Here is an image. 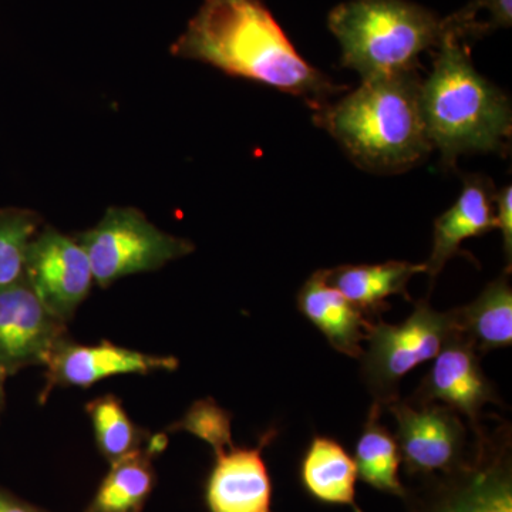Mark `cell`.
Masks as SVG:
<instances>
[{
  "label": "cell",
  "mask_w": 512,
  "mask_h": 512,
  "mask_svg": "<svg viewBox=\"0 0 512 512\" xmlns=\"http://www.w3.org/2000/svg\"><path fill=\"white\" fill-rule=\"evenodd\" d=\"M171 53L303 97L315 110L338 92L296 52L261 0H204Z\"/></svg>",
  "instance_id": "cell-1"
},
{
  "label": "cell",
  "mask_w": 512,
  "mask_h": 512,
  "mask_svg": "<svg viewBox=\"0 0 512 512\" xmlns=\"http://www.w3.org/2000/svg\"><path fill=\"white\" fill-rule=\"evenodd\" d=\"M420 90L416 70L366 80L338 103L316 110L315 121L357 164L377 171L406 170L433 150Z\"/></svg>",
  "instance_id": "cell-2"
},
{
  "label": "cell",
  "mask_w": 512,
  "mask_h": 512,
  "mask_svg": "<svg viewBox=\"0 0 512 512\" xmlns=\"http://www.w3.org/2000/svg\"><path fill=\"white\" fill-rule=\"evenodd\" d=\"M437 49L433 70L420 90L431 147L447 164L461 154L505 150L512 130L508 97L477 72L457 37L441 33Z\"/></svg>",
  "instance_id": "cell-3"
},
{
  "label": "cell",
  "mask_w": 512,
  "mask_h": 512,
  "mask_svg": "<svg viewBox=\"0 0 512 512\" xmlns=\"http://www.w3.org/2000/svg\"><path fill=\"white\" fill-rule=\"evenodd\" d=\"M441 19L409 0H349L329 13L342 63L362 82L416 70L421 53L439 45Z\"/></svg>",
  "instance_id": "cell-4"
},
{
  "label": "cell",
  "mask_w": 512,
  "mask_h": 512,
  "mask_svg": "<svg viewBox=\"0 0 512 512\" xmlns=\"http://www.w3.org/2000/svg\"><path fill=\"white\" fill-rule=\"evenodd\" d=\"M466 458L446 473L407 488L406 512H512V430L481 423Z\"/></svg>",
  "instance_id": "cell-5"
},
{
  "label": "cell",
  "mask_w": 512,
  "mask_h": 512,
  "mask_svg": "<svg viewBox=\"0 0 512 512\" xmlns=\"http://www.w3.org/2000/svg\"><path fill=\"white\" fill-rule=\"evenodd\" d=\"M458 330L456 309L439 312L421 299L399 325L373 319L367 328V349L360 360V379L373 400L386 409L400 399V383L413 369L434 359Z\"/></svg>",
  "instance_id": "cell-6"
},
{
  "label": "cell",
  "mask_w": 512,
  "mask_h": 512,
  "mask_svg": "<svg viewBox=\"0 0 512 512\" xmlns=\"http://www.w3.org/2000/svg\"><path fill=\"white\" fill-rule=\"evenodd\" d=\"M92 265L94 282L107 288L124 276L157 271L194 252L188 239L161 231L143 212L111 207L96 227L76 238Z\"/></svg>",
  "instance_id": "cell-7"
},
{
  "label": "cell",
  "mask_w": 512,
  "mask_h": 512,
  "mask_svg": "<svg viewBox=\"0 0 512 512\" xmlns=\"http://www.w3.org/2000/svg\"><path fill=\"white\" fill-rule=\"evenodd\" d=\"M386 409L396 419L394 439L409 476L423 478L446 473L466 458L470 436L456 410L412 397L396 400Z\"/></svg>",
  "instance_id": "cell-8"
},
{
  "label": "cell",
  "mask_w": 512,
  "mask_h": 512,
  "mask_svg": "<svg viewBox=\"0 0 512 512\" xmlns=\"http://www.w3.org/2000/svg\"><path fill=\"white\" fill-rule=\"evenodd\" d=\"M26 278L47 311L67 323L94 284L89 256L76 238L52 227L30 242Z\"/></svg>",
  "instance_id": "cell-9"
},
{
  "label": "cell",
  "mask_w": 512,
  "mask_h": 512,
  "mask_svg": "<svg viewBox=\"0 0 512 512\" xmlns=\"http://www.w3.org/2000/svg\"><path fill=\"white\" fill-rule=\"evenodd\" d=\"M64 338L66 323L47 311L26 275L0 289V369L6 375L45 366Z\"/></svg>",
  "instance_id": "cell-10"
},
{
  "label": "cell",
  "mask_w": 512,
  "mask_h": 512,
  "mask_svg": "<svg viewBox=\"0 0 512 512\" xmlns=\"http://www.w3.org/2000/svg\"><path fill=\"white\" fill-rule=\"evenodd\" d=\"M412 399L446 404L467 417L471 430L483 421L481 410L485 404H501L494 383L481 367L480 353L460 330L446 340L434 357L430 372L421 380Z\"/></svg>",
  "instance_id": "cell-11"
},
{
  "label": "cell",
  "mask_w": 512,
  "mask_h": 512,
  "mask_svg": "<svg viewBox=\"0 0 512 512\" xmlns=\"http://www.w3.org/2000/svg\"><path fill=\"white\" fill-rule=\"evenodd\" d=\"M46 383L40 402L56 387H87L120 375H150L173 372L178 360L173 356L147 355L103 340L99 345H79L69 338L60 340L46 362Z\"/></svg>",
  "instance_id": "cell-12"
},
{
  "label": "cell",
  "mask_w": 512,
  "mask_h": 512,
  "mask_svg": "<svg viewBox=\"0 0 512 512\" xmlns=\"http://www.w3.org/2000/svg\"><path fill=\"white\" fill-rule=\"evenodd\" d=\"M278 436L265 431L258 446H231L215 453V463L205 484V504L210 512L272 511L271 474L262 451Z\"/></svg>",
  "instance_id": "cell-13"
},
{
  "label": "cell",
  "mask_w": 512,
  "mask_h": 512,
  "mask_svg": "<svg viewBox=\"0 0 512 512\" xmlns=\"http://www.w3.org/2000/svg\"><path fill=\"white\" fill-rule=\"evenodd\" d=\"M298 311L342 355L359 359L373 319L349 302L326 279V269L313 272L296 296Z\"/></svg>",
  "instance_id": "cell-14"
},
{
  "label": "cell",
  "mask_w": 512,
  "mask_h": 512,
  "mask_svg": "<svg viewBox=\"0 0 512 512\" xmlns=\"http://www.w3.org/2000/svg\"><path fill=\"white\" fill-rule=\"evenodd\" d=\"M494 194L493 185L484 177L466 178L453 207L434 222L433 249L424 264L431 279L440 275L466 239L480 237L495 228Z\"/></svg>",
  "instance_id": "cell-15"
},
{
  "label": "cell",
  "mask_w": 512,
  "mask_h": 512,
  "mask_svg": "<svg viewBox=\"0 0 512 512\" xmlns=\"http://www.w3.org/2000/svg\"><path fill=\"white\" fill-rule=\"evenodd\" d=\"M299 480L305 493L318 503L363 512L356 501L355 458L340 441L313 436L299 464Z\"/></svg>",
  "instance_id": "cell-16"
},
{
  "label": "cell",
  "mask_w": 512,
  "mask_h": 512,
  "mask_svg": "<svg viewBox=\"0 0 512 512\" xmlns=\"http://www.w3.org/2000/svg\"><path fill=\"white\" fill-rule=\"evenodd\" d=\"M417 274H426L424 264L389 261L377 265H342L326 269V279L349 302L370 319H377L390 308L387 298L403 296L410 301L407 285Z\"/></svg>",
  "instance_id": "cell-17"
},
{
  "label": "cell",
  "mask_w": 512,
  "mask_h": 512,
  "mask_svg": "<svg viewBox=\"0 0 512 512\" xmlns=\"http://www.w3.org/2000/svg\"><path fill=\"white\" fill-rule=\"evenodd\" d=\"M458 330L477 352L507 348L512 342V288L507 274L491 282L476 301L456 309Z\"/></svg>",
  "instance_id": "cell-18"
},
{
  "label": "cell",
  "mask_w": 512,
  "mask_h": 512,
  "mask_svg": "<svg viewBox=\"0 0 512 512\" xmlns=\"http://www.w3.org/2000/svg\"><path fill=\"white\" fill-rule=\"evenodd\" d=\"M383 407L373 403L355 448L357 477L380 493L404 500L407 487L400 478L399 446L392 433L380 423Z\"/></svg>",
  "instance_id": "cell-19"
},
{
  "label": "cell",
  "mask_w": 512,
  "mask_h": 512,
  "mask_svg": "<svg viewBox=\"0 0 512 512\" xmlns=\"http://www.w3.org/2000/svg\"><path fill=\"white\" fill-rule=\"evenodd\" d=\"M151 458L143 448L110 464L86 512H143L156 485Z\"/></svg>",
  "instance_id": "cell-20"
},
{
  "label": "cell",
  "mask_w": 512,
  "mask_h": 512,
  "mask_svg": "<svg viewBox=\"0 0 512 512\" xmlns=\"http://www.w3.org/2000/svg\"><path fill=\"white\" fill-rule=\"evenodd\" d=\"M86 410L92 419L97 447L110 464L143 450L148 434L133 423L116 396L97 397Z\"/></svg>",
  "instance_id": "cell-21"
},
{
  "label": "cell",
  "mask_w": 512,
  "mask_h": 512,
  "mask_svg": "<svg viewBox=\"0 0 512 512\" xmlns=\"http://www.w3.org/2000/svg\"><path fill=\"white\" fill-rule=\"evenodd\" d=\"M39 227L36 212L19 208L0 210V289L25 276L30 242Z\"/></svg>",
  "instance_id": "cell-22"
},
{
  "label": "cell",
  "mask_w": 512,
  "mask_h": 512,
  "mask_svg": "<svg viewBox=\"0 0 512 512\" xmlns=\"http://www.w3.org/2000/svg\"><path fill=\"white\" fill-rule=\"evenodd\" d=\"M512 0H471L463 9L441 19V33L458 40L483 37L498 29L511 28Z\"/></svg>",
  "instance_id": "cell-23"
},
{
  "label": "cell",
  "mask_w": 512,
  "mask_h": 512,
  "mask_svg": "<svg viewBox=\"0 0 512 512\" xmlns=\"http://www.w3.org/2000/svg\"><path fill=\"white\" fill-rule=\"evenodd\" d=\"M168 430L187 431L210 444L214 453L234 446L232 414L218 406L210 397L192 404L183 419L175 421Z\"/></svg>",
  "instance_id": "cell-24"
},
{
  "label": "cell",
  "mask_w": 512,
  "mask_h": 512,
  "mask_svg": "<svg viewBox=\"0 0 512 512\" xmlns=\"http://www.w3.org/2000/svg\"><path fill=\"white\" fill-rule=\"evenodd\" d=\"M495 228L503 235L504 252L508 265L512 258V188L507 185L494 194Z\"/></svg>",
  "instance_id": "cell-25"
},
{
  "label": "cell",
  "mask_w": 512,
  "mask_h": 512,
  "mask_svg": "<svg viewBox=\"0 0 512 512\" xmlns=\"http://www.w3.org/2000/svg\"><path fill=\"white\" fill-rule=\"evenodd\" d=\"M0 512H47L42 508L36 507L26 503V501L20 500L15 495L6 493V491L0 490Z\"/></svg>",
  "instance_id": "cell-26"
},
{
  "label": "cell",
  "mask_w": 512,
  "mask_h": 512,
  "mask_svg": "<svg viewBox=\"0 0 512 512\" xmlns=\"http://www.w3.org/2000/svg\"><path fill=\"white\" fill-rule=\"evenodd\" d=\"M5 370L0 369V414H2L3 407H5V382H6Z\"/></svg>",
  "instance_id": "cell-27"
}]
</instances>
